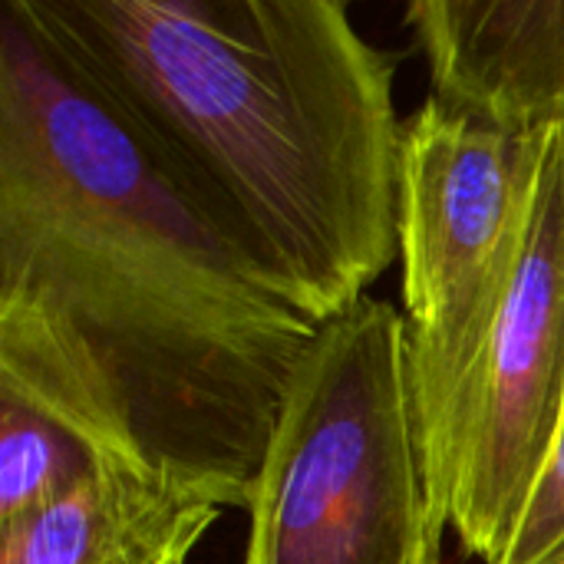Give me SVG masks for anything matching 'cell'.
<instances>
[{
	"label": "cell",
	"mask_w": 564,
	"mask_h": 564,
	"mask_svg": "<svg viewBox=\"0 0 564 564\" xmlns=\"http://www.w3.org/2000/svg\"><path fill=\"white\" fill-rule=\"evenodd\" d=\"M321 324L0 3V393L248 509Z\"/></svg>",
	"instance_id": "1"
},
{
	"label": "cell",
	"mask_w": 564,
	"mask_h": 564,
	"mask_svg": "<svg viewBox=\"0 0 564 564\" xmlns=\"http://www.w3.org/2000/svg\"><path fill=\"white\" fill-rule=\"evenodd\" d=\"M317 324L400 254L397 59L340 0H7Z\"/></svg>",
	"instance_id": "2"
},
{
	"label": "cell",
	"mask_w": 564,
	"mask_h": 564,
	"mask_svg": "<svg viewBox=\"0 0 564 564\" xmlns=\"http://www.w3.org/2000/svg\"><path fill=\"white\" fill-rule=\"evenodd\" d=\"M241 564H443L406 314L364 297L321 324L248 496Z\"/></svg>",
	"instance_id": "3"
},
{
	"label": "cell",
	"mask_w": 564,
	"mask_h": 564,
	"mask_svg": "<svg viewBox=\"0 0 564 564\" xmlns=\"http://www.w3.org/2000/svg\"><path fill=\"white\" fill-rule=\"evenodd\" d=\"M545 139L486 126L433 96L403 119V314L430 476L516 284Z\"/></svg>",
	"instance_id": "4"
},
{
	"label": "cell",
	"mask_w": 564,
	"mask_h": 564,
	"mask_svg": "<svg viewBox=\"0 0 564 564\" xmlns=\"http://www.w3.org/2000/svg\"><path fill=\"white\" fill-rule=\"evenodd\" d=\"M564 426V129L545 139L529 238L506 307L463 383L433 489L479 562L496 564Z\"/></svg>",
	"instance_id": "5"
},
{
	"label": "cell",
	"mask_w": 564,
	"mask_h": 564,
	"mask_svg": "<svg viewBox=\"0 0 564 564\" xmlns=\"http://www.w3.org/2000/svg\"><path fill=\"white\" fill-rule=\"evenodd\" d=\"M403 20L436 102L529 139L564 129V0H413Z\"/></svg>",
	"instance_id": "6"
},
{
	"label": "cell",
	"mask_w": 564,
	"mask_h": 564,
	"mask_svg": "<svg viewBox=\"0 0 564 564\" xmlns=\"http://www.w3.org/2000/svg\"><path fill=\"white\" fill-rule=\"evenodd\" d=\"M218 519L172 479L96 459L59 499L0 525V564H188Z\"/></svg>",
	"instance_id": "7"
},
{
	"label": "cell",
	"mask_w": 564,
	"mask_h": 564,
	"mask_svg": "<svg viewBox=\"0 0 564 564\" xmlns=\"http://www.w3.org/2000/svg\"><path fill=\"white\" fill-rule=\"evenodd\" d=\"M96 459L73 430L0 393V525L59 499Z\"/></svg>",
	"instance_id": "8"
},
{
	"label": "cell",
	"mask_w": 564,
	"mask_h": 564,
	"mask_svg": "<svg viewBox=\"0 0 564 564\" xmlns=\"http://www.w3.org/2000/svg\"><path fill=\"white\" fill-rule=\"evenodd\" d=\"M496 564H564V426L529 496L519 529Z\"/></svg>",
	"instance_id": "9"
}]
</instances>
